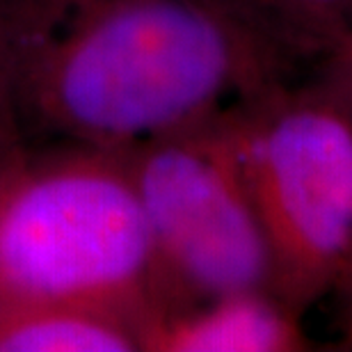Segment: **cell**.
<instances>
[{"instance_id": "1", "label": "cell", "mask_w": 352, "mask_h": 352, "mask_svg": "<svg viewBox=\"0 0 352 352\" xmlns=\"http://www.w3.org/2000/svg\"><path fill=\"white\" fill-rule=\"evenodd\" d=\"M222 0H0V89L28 146L124 151L295 82Z\"/></svg>"}, {"instance_id": "2", "label": "cell", "mask_w": 352, "mask_h": 352, "mask_svg": "<svg viewBox=\"0 0 352 352\" xmlns=\"http://www.w3.org/2000/svg\"><path fill=\"white\" fill-rule=\"evenodd\" d=\"M0 295L112 302L146 327L163 316L124 151L28 146L0 179Z\"/></svg>"}, {"instance_id": "3", "label": "cell", "mask_w": 352, "mask_h": 352, "mask_svg": "<svg viewBox=\"0 0 352 352\" xmlns=\"http://www.w3.org/2000/svg\"><path fill=\"white\" fill-rule=\"evenodd\" d=\"M229 124L270 252V291L305 318L352 248V122L320 82H291L231 108Z\"/></svg>"}, {"instance_id": "4", "label": "cell", "mask_w": 352, "mask_h": 352, "mask_svg": "<svg viewBox=\"0 0 352 352\" xmlns=\"http://www.w3.org/2000/svg\"><path fill=\"white\" fill-rule=\"evenodd\" d=\"M229 110L124 149L149 227L163 316L220 295L270 291V252Z\"/></svg>"}, {"instance_id": "5", "label": "cell", "mask_w": 352, "mask_h": 352, "mask_svg": "<svg viewBox=\"0 0 352 352\" xmlns=\"http://www.w3.org/2000/svg\"><path fill=\"white\" fill-rule=\"evenodd\" d=\"M314 341L302 316L270 291H238L160 316L142 352H302Z\"/></svg>"}, {"instance_id": "6", "label": "cell", "mask_w": 352, "mask_h": 352, "mask_svg": "<svg viewBox=\"0 0 352 352\" xmlns=\"http://www.w3.org/2000/svg\"><path fill=\"white\" fill-rule=\"evenodd\" d=\"M144 327L112 302L0 295V352H142Z\"/></svg>"}, {"instance_id": "7", "label": "cell", "mask_w": 352, "mask_h": 352, "mask_svg": "<svg viewBox=\"0 0 352 352\" xmlns=\"http://www.w3.org/2000/svg\"><path fill=\"white\" fill-rule=\"evenodd\" d=\"M252 30L295 62L325 60L352 34V21L325 0H222Z\"/></svg>"}, {"instance_id": "8", "label": "cell", "mask_w": 352, "mask_h": 352, "mask_svg": "<svg viewBox=\"0 0 352 352\" xmlns=\"http://www.w3.org/2000/svg\"><path fill=\"white\" fill-rule=\"evenodd\" d=\"M322 69L320 85L334 96L352 122V34L322 60Z\"/></svg>"}, {"instance_id": "9", "label": "cell", "mask_w": 352, "mask_h": 352, "mask_svg": "<svg viewBox=\"0 0 352 352\" xmlns=\"http://www.w3.org/2000/svg\"><path fill=\"white\" fill-rule=\"evenodd\" d=\"M25 149L28 144L21 138L10 112V105H7L3 89H0V179L16 165V160L23 156Z\"/></svg>"}, {"instance_id": "10", "label": "cell", "mask_w": 352, "mask_h": 352, "mask_svg": "<svg viewBox=\"0 0 352 352\" xmlns=\"http://www.w3.org/2000/svg\"><path fill=\"white\" fill-rule=\"evenodd\" d=\"M334 288L339 291V295L343 298V305H346V316H352V248L348 252L346 261H343V267H341L339 279H336Z\"/></svg>"}, {"instance_id": "11", "label": "cell", "mask_w": 352, "mask_h": 352, "mask_svg": "<svg viewBox=\"0 0 352 352\" xmlns=\"http://www.w3.org/2000/svg\"><path fill=\"white\" fill-rule=\"evenodd\" d=\"M325 5L332 7L336 14L352 21V0H325Z\"/></svg>"}, {"instance_id": "12", "label": "cell", "mask_w": 352, "mask_h": 352, "mask_svg": "<svg viewBox=\"0 0 352 352\" xmlns=\"http://www.w3.org/2000/svg\"><path fill=\"white\" fill-rule=\"evenodd\" d=\"M343 339L352 348V316H346V320H343Z\"/></svg>"}]
</instances>
